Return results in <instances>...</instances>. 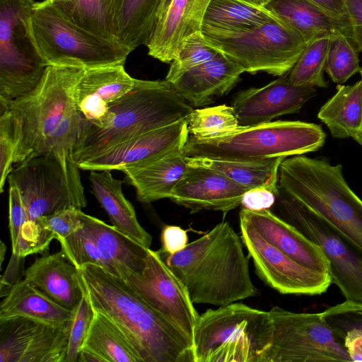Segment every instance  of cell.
<instances>
[{
    "mask_svg": "<svg viewBox=\"0 0 362 362\" xmlns=\"http://www.w3.org/2000/svg\"><path fill=\"white\" fill-rule=\"evenodd\" d=\"M78 269L94 310L121 329L142 362H194L192 340L122 279L92 264Z\"/></svg>",
    "mask_w": 362,
    "mask_h": 362,
    "instance_id": "1",
    "label": "cell"
},
{
    "mask_svg": "<svg viewBox=\"0 0 362 362\" xmlns=\"http://www.w3.org/2000/svg\"><path fill=\"white\" fill-rule=\"evenodd\" d=\"M241 237L227 221L217 224L182 250H157L191 301L224 306L257 295Z\"/></svg>",
    "mask_w": 362,
    "mask_h": 362,
    "instance_id": "2",
    "label": "cell"
},
{
    "mask_svg": "<svg viewBox=\"0 0 362 362\" xmlns=\"http://www.w3.org/2000/svg\"><path fill=\"white\" fill-rule=\"evenodd\" d=\"M192 110L165 79H136L133 88L111 103L102 119L87 122L78 165L136 136L187 119Z\"/></svg>",
    "mask_w": 362,
    "mask_h": 362,
    "instance_id": "3",
    "label": "cell"
},
{
    "mask_svg": "<svg viewBox=\"0 0 362 362\" xmlns=\"http://www.w3.org/2000/svg\"><path fill=\"white\" fill-rule=\"evenodd\" d=\"M278 188L325 218L362 250V200L346 182L341 164L304 154L284 158Z\"/></svg>",
    "mask_w": 362,
    "mask_h": 362,
    "instance_id": "4",
    "label": "cell"
},
{
    "mask_svg": "<svg viewBox=\"0 0 362 362\" xmlns=\"http://www.w3.org/2000/svg\"><path fill=\"white\" fill-rule=\"evenodd\" d=\"M326 134L321 125L302 121H274L238 126L224 135L198 138L189 135L183 148L187 157L224 160L286 158L318 151Z\"/></svg>",
    "mask_w": 362,
    "mask_h": 362,
    "instance_id": "5",
    "label": "cell"
},
{
    "mask_svg": "<svg viewBox=\"0 0 362 362\" xmlns=\"http://www.w3.org/2000/svg\"><path fill=\"white\" fill-rule=\"evenodd\" d=\"M272 335L269 311L240 303L208 309L193 334L194 362H264Z\"/></svg>",
    "mask_w": 362,
    "mask_h": 362,
    "instance_id": "6",
    "label": "cell"
},
{
    "mask_svg": "<svg viewBox=\"0 0 362 362\" xmlns=\"http://www.w3.org/2000/svg\"><path fill=\"white\" fill-rule=\"evenodd\" d=\"M84 69L47 66L38 85L11 101L8 107L19 127L13 163L46 151L50 139L77 112L76 86Z\"/></svg>",
    "mask_w": 362,
    "mask_h": 362,
    "instance_id": "7",
    "label": "cell"
},
{
    "mask_svg": "<svg viewBox=\"0 0 362 362\" xmlns=\"http://www.w3.org/2000/svg\"><path fill=\"white\" fill-rule=\"evenodd\" d=\"M30 30L47 66L87 69L124 64L132 52L81 28L49 0L35 4L30 16Z\"/></svg>",
    "mask_w": 362,
    "mask_h": 362,
    "instance_id": "8",
    "label": "cell"
},
{
    "mask_svg": "<svg viewBox=\"0 0 362 362\" xmlns=\"http://www.w3.org/2000/svg\"><path fill=\"white\" fill-rule=\"evenodd\" d=\"M210 45L250 74L281 76L294 66L307 42L281 22L273 21L243 30L202 28Z\"/></svg>",
    "mask_w": 362,
    "mask_h": 362,
    "instance_id": "9",
    "label": "cell"
},
{
    "mask_svg": "<svg viewBox=\"0 0 362 362\" xmlns=\"http://www.w3.org/2000/svg\"><path fill=\"white\" fill-rule=\"evenodd\" d=\"M35 0H0V102L32 91L47 66L35 44L30 16Z\"/></svg>",
    "mask_w": 362,
    "mask_h": 362,
    "instance_id": "10",
    "label": "cell"
},
{
    "mask_svg": "<svg viewBox=\"0 0 362 362\" xmlns=\"http://www.w3.org/2000/svg\"><path fill=\"white\" fill-rule=\"evenodd\" d=\"M275 204L277 216L321 248L332 283L346 300L362 303V250L325 218L279 191Z\"/></svg>",
    "mask_w": 362,
    "mask_h": 362,
    "instance_id": "11",
    "label": "cell"
},
{
    "mask_svg": "<svg viewBox=\"0 0 362 362\" xmlns=\"http://www.w3.org/2000/svg\"><path fill=\"white\" fill-rule=\"evenodd\" d=\"M272 341L264 362L351 361L322 313L269 310Z\"/></svg>",
    "mask_w": 362,
    "mask_h": 362,
    "instance_id": "12",
    "label": "cell"
},
{
    "mask_svg": "<svg viewBox=\"0 0 362 362\" xmlns=\"http://www.w3.org/2000/svg\"><path fill=\"white\" fill-rule=\"evenodd\" d=\"M117 277L193 342L199 315L185 288L157 251L148 249L145 265L139 272L124 271Z\"/></svg>",
    "mask_w": 362,
    "mask_h": 362,
    "instance_id": "13",
    "label": "cell"
},
{
    "mask_svg": "<svg viewBox=\"0 0 362 362\" xmlns=\"http://www.w3.org/2000/svg\"><path fill=\"white\" fill-rule=\"evenodd\" d=\"M241 239L252 257L257 274L282 294L315 296L325 293L329 274L306 267L267 241L251 224L240 218Z\"/></svg>",
    "mask_w": 362,
    "mask_h": 362,
    "instance_id": "14",
    "label": "cell"
},
{
    "mask_svg": "<svg viewBox=\"0 0 362 362\" xmlns=\"http://www.w3.org/2000/svg\"><path fill=\"white\" fill-rule=\"evenodd\" d=\"M18 187L28 221L78 206L58 158L52 151L15 164L8 175Z\"/></svg>",
    "mask_w": 362,
    "mask_h": 362,
    "instance_id": "15",
    "label": "cell"
},
{
    "mask_svg": "<svg viewBox=\"0 0 362 362\" xmlns=\"http://www.w3.org/2000/svg\"><path fill=\"white\" fill-rule=\"evenodd\" d=\"M69 322L54 324L25 317L0 319V362H64Z\"/></svg>",
    "mask_w": 362,
    "mask_h": 362,
    "instance_id": "16",
    "label": "cell"
},
{
    "mask_svg": "<svg viewBox=\"0 0 362 362\" xmlns=\"http://www.w3.org/2000/svg\"><path fill=\"white\" fill-rule=\"evenodd\" d=\"M189 132L187 119L136 136L78 164L86 170H122L150 163L184 148Z\"/></svg>",
    "mask_w": 362,
    "mask_h": 362,
    "instance_id": "17",
    "label": "cell"
},
{
    "mask_svg": "<svg viewBox=\"0 0 362 362\" xmlns=\"http://www.w3.org/2000/svg\"><path fill=\"white\" fill-rule=\"evenodd\" d=\"M317 95L315 87L293 83L287 73L261 88L238 92L231 107L240 126L272 122L280 116L298 112Z\"/></svg>",
    "mask_w": 362,
    "mask_h": 362,
    "instance_id": "18",
    "label": "cell"
},
{
    "mask_svg": "<svg viewBox=\"0 0 362 362\" xmlns=\"http://www.w3.org/2000/svg\"><path fill=\"white\" fill-rule=\"evenodd\" d=\"M246 191L213 170L188 165L169 199L189 209L191 213L203 210L227 213L241 204Z\"/></svg>",
    "mask_w": 362,
    "mask_h": 362,
    "instance_id": "19",
    "label": "cell"
},
{
    "mask_svg": "<svg viewBox=\"0 0 362 362\" xmlns=\"http://www.w3.org/2000/svg\"><path fill=\"white\" fill-rule=\"evenodd\" d=\"M211 0H172L163 18L156 23L146 45L151 57L171 63L183 42L202 31L206 9Z\"/></svg>",
    "mask_w": 362,
    "mask_h": 362,
    "instance_id": "20",
    "label": "cell"
},
{
    "mask_svg": "<svg viewBox=\"0 0 362 362\" xmlns=\"http://www.w3.org/2000/svg\"><path fill=\"white\" fill-rule=\"evenodd\" d=\"M135 81L123 64L84 69L75 88L76 108L86 119L96 122L111 103L133 88Z\"/></svg>",
    "mask_w": 362,
    "mask_h": 362,
    "instance_id": "21",
    "label": "cell"
},
{
    "mask_svg": "<svg viewBox=\"0 0 362 362\" xmlns=\"http://www.w3.org/2000/svg\"><path fill=\"white\" fill-rule=\"evenodd\" d=\"M243 72L242 66L219 52L212 59L169 83L189 105L198 108L230 92Z\"/></svg>",
    "mask_w": 362,
    "mask_h": 362,
    "instance_id": "22",
    "label": "cell"
},
{
    "mask_svg": "<svg viewBox=\"0 0 362 362\" xmlns=\"http://www.w3.org/2000/svg\"><path fill=\"white\" fill-rule=\"evenodd\" d=\"M240 218L251 224L272 245L298 263L329 274V263L321 248L269 209L242 208Z\"/></svg>",
    "mask_w": 362,
    "mask_h": 362,
    "instance_id": "23",
    "label": "cell"
},
{
    "mask_svg": "<svg viewBox=\"0 0 362 362\" xmlns=\"http://www.w3.org/2000/svg\"><path fill=\"white\" fill-rule=\"evenodd\" d=\"M24 279L71 311L78 306L83 296L79 271L62 250L36 258L25 269Z\"/></svg>",
    "mask_w": 362,
    "mask_h": 362,
    "instance_id": "24",
    "label": "cell"
},
{
    "mask_svg": "<svg viewBox=\"0 0 362 362\" xmlns=\"http://www.w3.org/2000/svg\"><path fill=\"white\" fill-rule=\"evenodd\" d=\"M308 44L326 35L343 34L351 39L347 18L328 13L308 0H269L264 6Z\"/></svg>",
    "mask_w": 362,
    "mask_h": 362,
    "instance_id": "25",
    "label": "cell"
},
{
    "mask_svg": "<svg viewBox=\"0 0 362 362\" xmlns=\"http://www.w3.org/2000/svg\"><path fill=\"white\" fill-rule=\"evenodd\" d=\"M81 217L82 228L95 242L110 274L118 276L122 272H139L144 268L148 247L82 211Z\"/></svg>",
    "mask_w": 362,
    "mask_h": 362,
    "instance_id": "26",
    "label": "cell"
},
{
    "mask_svg": "<svg viewBox=\"0 0 362 362\" xmlns=\"http://www.w3.org/2000/svg\"><path fill=\"white\" fill-rule=\"evenodd\" d=\"M188 167L187 157L178 149L150 163L122 171L126 182L133 186L136 199L149 203L170 198L171 191Z\"/></svg>",
    "mask_w": 362,
    "mask_h": 362,
    "instance_id": "27",
    "label": "cell"
},
{
    "mask_svg": "<svg viewBox=\"0 0 362 362\" xmlns=\"http://www.w3.org/2000/svg\"><path fill=\"white\" fill-rule=\"evenodd\" d=\"M92 193L108 215L116 229L150 248L152 236L139 224L134 206L122 189V181L113 177L110 170H90Z\"/></svg>",
    "mask_w": 362,
    "mask_h": 362,
    "instance_id": "28",
    "label": "cell"
},
{
    "mask_svg": "<svg viewBox=\"0 0 362 362\" xmlns=\"http://www.w3.org/2000/svg\"><path fill=\"white\" fill-rule=\"evenodd\" d=\"M163 0H111V17L117 43L131 52L146 46Z\"/></svg>",
    "mask_w": 362,
    "mask_h": 362,
    "instance_id": "29",
    "label": "cell"
},
{
    "mask_svg": "<svg viewBox=\"0 0 362 362\" xmlns=\"http://www.w3.org/2000/svg\"><path fill=\"white\" fill-rule=\"evenodd\" d=\"M284 157L260 160H224L187 157L188 165L213 170L247 190L266 187L279 194L278 175Z\"/></svg>",
    "mask_w": 362,
    "mask_h": 362,
    "instance_id": "30",
    "label": "cell"
},
{
    "mask_svg": "<svg viewBox=\"0 0 362 362\" xmlns=\"http://www.w3.org/2000/svg\"><path fill=\"white\" fill-rule=\"evenodd\" d=\"M72 316L73 311L49 298L25 279L11 286L0 304V319L25 317L64 324L69 322Z\"/></svg>",
    "mask_w": 362,
    "mask_h": 362,
    "instance_id": "31",
    "label": "cell"
},
{
    "mask_svg": "<svg viewBox=\"0 0 362 362\" xmlns=\"http://www.w3.org/2000/svg\"><path fill=\"white\" fill-rule=\"evenodd\" d=\"M317 118L336 139H354L362 129V80L337 85V92L320 109Z\"/></svg>",
    "mask_w": 362,
    "mask_h": 362,
    "instance_id": "32",
    "label": "cell"
},
{
    "mask_svg": "<svg viewBox=\"0 0 362 362\" xmlns=\"http://www.w3.org/2000/svg\"><path fill=\"white\" fill-rule=\"evenodd\" d=\"M273 21L281 22L264 6H257L240 0H211L202 28L243 30Z\"/></svg>",
    "mask_w": 362,
    "mask_h": 362,
    "instance_id": "33",
    "label": "cell"
},
{
    "mask_svg": "<svg viewBox=\"0 0 362 362\" xmlns=\"http://www.w3.org/2000/svg\"><path fill=\"white\" fill-rule=\"evenodd\" d=\"M81 349L93 351L105 362H142L121 329L105 315L96 311Z\"/></svg>",
    "mask_w": 362,
    "mask_h": 362,
    "instance_id": "34",
    "label": "cell"
},
{
    "mask_svg": "<svg viewBox=\"0 0 362 362\" xmlns=\"http://www.w3.org/2000/svg\"><path fill=\"white\" fill-rule=\"evenodd\" d=\"M322 313L351 361L362 362V303L346 300Z\"/></svg>",
    "mask_w": 362,
    "mask_h": 362,
    "instance_id": "35",
    "label": "cell"
},
{
    "mask_svg": "<svg viewBox=\"0 0 362 362\" xmlns=\"http://www.w3.org/2000/svg\"><path fill=\"white\" fill-rule=\"evenodd\" d=\"M110 4L111 0H76L71 7L58 10L81 28L121 47L115 37Z\"/></svg>",
    "mask_w": 362,
    "mask_h": 362,
    "instance_id": "36",
    "label": "cell"
},
{
    "mask_svg": "<svg viewBox=\"0 0 362 362\" xmlns=\"http://www.w3.org/2000/svg\"><path fill=\"white\" fill-rule=\"evenodd\" d=\"M330 35L320 36L310 42L293 68L287 73L289 80L298 86L327 88L324 72L327 64Z\"/></svg>",
    "mask_w": 362,
    "mask_h": 362,
    "instance_id": "37",
    "label": "cell"
},
{
    "mask_svg": "<svg viewBox=\"0 0 362 362\" xmlns=\"http://www.w3.org/2000/svg\"><path fill=\"white\" fill-rule=\"evenodd\" d=\"M187 122L190 135L198 138L224 135L239 126L233 107L226 105L193 109Z\"/></svg>",
    "mask_w": 362,
    "mask_h": 362,
    "instance_id": "38",
    "label": "cell"
},
{
    "mask_svg": "<svg viewBox=\"0 0 362 362\" xmlns=\"http://www.w3.org/2000/svg\"><path fill=\"white\" fill-rule=\"evenodd\" d=\"M358 52L352 40L343 34L332 35L325 72L337 85H342L360 72Z\"/></svg>",
    "mask_w": 362,
    "mask_h": 362,
    "instance_id": "39",
    "label": "cell"
},
{
    "mask_svg": "<svg viewBox=\"0 0 362 362\" xmlns=\"http://www.w3.org/2000/svg\"><path fill=\"white\" fill-rule=\"evenodd\" d=\"M219 51L210 45L202 32L189 37L183 42L177 57L170 63L165 77L168 83H172L182 74L204 64L215 57Z\"/></svg>",
    "mask_w": 362,
    "mask_h": 362,
    "instance_id": "40",
    "label": "cell"
},
{
    "mask_svg": "<svg viewBox=\"0 0 362 362\" xmlns=\"http://www.w3.org/2000/svg\"><path fill=\"white\" fill-rule=\"evenodd\" d=\"M58 241L65 256L78 269L92 264L110 273L109 267L97 245L82 227Z\"/></svg>",
    "mask_w": 362,
    "mask_h": 362,
    "instance_id": "41",
    "label": "cell"
},
{
    "mask_svg": "<svg viewBox=\"0 0 362 362\" xmlns=\"http://www.w3.org/2000/svg\"><path fill=\"white\" fill-rule=\"evenodd\" d=\"M0 107V192H3L13 165V158L20 138L17 121L8 104L1 103Z\"/></svg>",
    "mask_w": 362,
    "mask_h": 362,
    "instance_id": "42",
    "label": "cell"
},
{
    "mask_svg": "<svg viewBox=\"0 0 362 362\" xmlns=\"http://www.w3.org/2000/svg\"><path fill=\"white\" fill-rule=\"evenodd\" d=\"M95 310L88 297L83 296L78 306L73 310L69 322L68 349L64 362H78V354L90 327Z\"/></svg>",
    "mask_w": 362,
    "mask_h": 362,
    "instance_id": "43",
    "label": "cell"
},
{
    "mask_svg": "<svg viewBox=\"0 0 362 362\" xmlns=\"http://www.w3.org/2000/svg\"><path fill=\"white\" fill-rule=\"evenodd\" d=\"M81 213V209L71 207L40 216L35 222L51 233L54 239L58 240L71 235L82 226Z\"/></svg>",
    "mask_w": 362,
    "mask_h": 362,
    "instance_id": "44",
    "label": "cell"
},
{
    "mask_svg": "<svg viewBox=\"0 0 362 362\" xmlns=\"http://www.w3.org/2000/svg\"><path fill=\"white\" fill-rule=\"evenodd\" d=\"M8 228L12 251L18 244L21 230L28 221L20 189L11 177H8Z\"/></svg>",
    "mask_w": 362,
    "mask_h": 362,
    "instance_id": "45",
    "label": "cell"
},
{
    "mask_svg": "<svg viewBox=\"0 0 362 362\" xmlns=\"http://www.w3.org/2000/svg\"><path fill=\"white\" fill-rule=\"evenodd\" d=\"M276 194L263 187L247 190L241 200L243 208L250 211L270 209L276 202Z\"/></svg>",
    "mask_w": 362,
    "mask_h": 362,
    "instance_id": "46",
    "label": "cell"
},
{
    "mask_svg": "<svg viewBox=\"0 0 362 362\" xmlns=\"http://www.w3.org/2000/svg\"><path fill=\"white\" fill-rule=\"evenodd\" d=\"M353 43L362 52V0H344Z\"/></svg>",
    "mask_w": 362,
    "mask_h": 362,
    "instance_id": "47",
    "label": "cell"
},
{
    "mask_svg": "<svg viewBox=\"0 0 362 362\" xmlns=\"http://www.w3.org/2000/svg\"><path fill=\"white\" fill-rule=\"evenodd\" d=\"M163 251L175 254L188 244L187 231L177 226H165L161 233Z\"/></svg>",
    "mask_w": 362,
    "mask_h": 362,
    "instance_id": "48",
    "label": "cell"
},
{
    "mask_svg": "<svg viewBox=\"0 0 362 362\" xmlns=\"http://www.w3.org/2000/svg\"><path fill=\"white\" fill-rule=\"evenodd\" d=\"M328 13L339 17H346L344 0H308Z\"/></svg>",
    "mask_w": 362,
    "mask_h": 362,
    "instance_id": "49",
    "label": "cell"
},
{
    "mask_svg": "<svg viewBox=\"0 0 362 362\" xmlns=\"http://www.w3.org/2000/svg\"><path fill=\"white\" fill-rule=\"evenodd\" d=\"M78 362H105V361L93 351L81 349L78 354Z\"/></svg>",
    "mask_w": 362,
    "mask_h": 362,
    "instance_id": "50",
    "label": "cell"
},
{
    "mask_svg": "<svg viewBox=\"0 0 362 362\" xmlns=\"http://www.w3.org/2000/svg\"><path fill=\"white\" fill-rule=\"evenodd\" d=\"M59 10H65L71 7L76 0H49Z\"/></svg>",
    "mask_w": 362,
    "mask_h": 362,
    "instance_id": "51",
    "label": "cell"
},
{
    "mask_svg": "<svg viewBox=\"0 0 362 362\" xmlns=\"http://www.w3.org/2000/svg\"><path fill=\"white\" fill-rule=\"evenodd\" d=\"M172 0H163L161 5L160 6L158 17H157V21L156 23L160 21L163 16L165 15L168 8L169 7Z\"/></svg>",
    "mask_w": 362,
    "mask_h": 362,
    "instance_id": "52",
    "label": "cell"
},
{
    "mask_svg": "<svg viewBox=\"0 0 362 362\" xmlns=\"http://www.w3.org/2000/svg\"><path fill=\"white\" fill-rule=\"evenodd\" d=\"M242 1L248 3L252 5H255L257 6H264L265 4L269 1V0H240Z\"/></svg>",
    "mask_w": 362,
    "mask_h": 362,
    "instance_id": "53",
    "label": "cell"
},
{
    "mask_svg": "<svg viewBox=\"0 0 362 362\" xmlns=\"http://www.w3.org/2000/svg\"><path fill=\"white\" fill-rule=\"evenodd\" d=\"M359 73L361 74V79L362 80V67ZM353 139L362 147V129Z\"/></svg>",
    "mask_w": 362,
    "mask_h": 362,
    "instance_id": "54",
    "label": "cell"
},
{
    "mask_svg": "<svg viewBox=\"0 0 362 362\" xmlns=\"http://www.w3.org/2000/svg\"><path fill=\"white\" fill-rule=\"evenodd\" d=\"M6 245H4V242L1 241V247H0V251H1V265L2 264V262L4 259V255H5V252H6Z\"/></svg>",
    "mask_w": 362,
    "mask_h": 362,
    "instance_id": "55",
    "label": "cell"
}]
</instances>
